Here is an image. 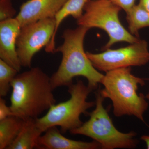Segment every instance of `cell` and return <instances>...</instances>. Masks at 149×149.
Wrapping results in <instances>:
<instances>
[{"mask_svg":"<svg viewBox=\"0 0 149 149\" xmlns=\"http://www.w3.org/2000/svg\"><path fill=\"white\" fill-rule=\"evenodd\" d=\"M89 29L78 26L74 29H65L63 33V42L54 51V53H61L62 58L57 70L50 77L54 90L61 86L68 87L77 76L86 78L88 86L93 91L101 83L104 74L93 66L84 51V39Z\"/></svg>","mask_w":149,"mask_h":149,"instance_id":"1","label":"cell"},{"mask_svg":"<svg viewBox=\"0 0 149 149\" xmlns=\"http://www.w3.org/2000/svg\"><path fill=\"white\" fill-rule=\"evenodd\" d=\"M11 87V109L23 119L38 118L55 104L50 77L39 67L17 74Z\"/></svg>","mask_w":149,"mask_h":149,"instance_id":"2","label":"cell"},{"mask_svg":"<svg viewBox=\"0 0 149 149\" xmlns=\"http://www.w3.org/2000/svg\"><path fill=\"white\" fill-rule=\"evenodd\" d=\"M131 71V67H126L106 72L101 83L104 88L100 93L104 98L112 102L115 116H133L144 122L148 103L146 96L138 94L137 90L139 85H145L146 79L136 77Z\"/></svg>","mask_w":149,"mask_h":149,"instance_id":"3","label":"cell"},{"mask_svg":"<svg viewBox=\"0 0 149 149\" xmlns=\"http://www.w3.org/2000/svg\"><path fill=\"white\" fill-rule=\"evenodd\" d=\"M104 98L100 93H96L95 108L88 113L90 118L81 126L70 131L72 135H83L98 142L103 149H132L136 148L138 141L136 132H120L113 125L108 112L104 108Z\"/></svg>","mask_w":149,"mask_h":149,"instance_id":"4","label":"cell"},{"mask_svg":"<svg viewBox=\"0 0 149 149\" xmlns=\"http://www.w3.org/2000/svg\"><path fill=\"white\" fill-rule=\"evenodd\" d=\"M69 100L54 104L47 113L36 119L38 126L44 132L53 126H59L62 133L78 128L83 123L80 119L82 114L88 113L87 110L95 105V102H88V96L93 90L81 80L68 86Z\"/></svg>","mask_w":149,"mask_h":149,"instance_id":"5","label":"cell"},{"mask_svg":"<svg viewBox=\"0 0 149 149\" xmlns=\"http://www.w3.org/2000/svg\"><path fill=\"white\" fill-rule=\"evenodd\" d=\"M121 10L111 0H90L85 4V13L77 19V23L90 29L98 28L105 31L109 40L103 48L104 50L119 42H136L139 38L127 31L120 22L118 15Z\"/></svg>","mask_w":149,"mask_h":149,"instance_id":"6","label":"cell"},{"mask_svg":"<svg viewBox=\"0 0 149 149\" xmlns=\"http://www.w3.org/2000/svg\"><path fill=\"white\" fill-rule=\"evenodd\" d=\"M86 54L95 68L106 72L122 68L143 66L149 62L148 44L144 40L117 49H108L101 53Z\"/></svg>","mask_w":149,"mask_h":149,"instance_id":"7","label":"cell"},{"mask_svg":"<svg viewBox=\"0 0 149 149\" xmlns=\"http://www.w3.org/2000/svg\"><path fill=\"white\" fill-rule=\"evenodd\" d=\"M55 18L45 19L21 27L16 49L22 66L31 68L35 54L50 42L55 29Z\"/></svg>","mask_w":149,"mask_h":149,"instance_id":"8","label":"cell"},{"mask_svg":"<svg viewBox=\"0 0 149 149\" xmlns=\"http://www.w3.org/2000/svg\"><path fill=\"white\" fill-rule=\"evenodd\" d=\"M68 0H28L15 18L21 27L45 19L54 18Z\"/></svg>","mask_w":149,"mask_h":149,"instance_id":"9","label":"cell"},{"mask_svg":"<svg viewBox=\"0 0 149 149\" xmlns=\"http://www.w3.org/2000/svg\"><path fill=\"white\" fill-rule=\"evenodd\" d=\"M21 27L15 17L0 22V59L18 72L22 66L17 52L16 42Z\"/></svg>","mask_w":149,"mask_h":149,"instance_id":"10","label":"cell"},{"mask_svg":"<svg viewBox=\"0 0 149 149\" xmlns=\"http://www.w3.org/2000/svg\"><path fill=\"white\" fill-rule=\"evenodd\" d=\"M38 149H97L101 148L98 142L74 141L62 135L57 126L48 128L38 140Z\"/></svg>","mask_w":149,"mask_h":149,"instance_id":"11","label":"cell"},{"mask_svg":"<svg viewBox=\"0 0 149 149\" xmlns=\"http://www.w3.org/2000/svg\"><path fill=\"white\" fill-rule=\"evenodd\" d=\"M37 118L24 119L19 133L7 149H38V140L44 131L38 126Z\"/></svg>","mask_w":149,"mask_h":149,"instance_id":"12","label":"cell"},{"mask_svg":"<svg viewBox=\"0 0 149 149\" xmlns=\"http://www.w3.org/2000/svg\"><path fill=\"white\" fill-rule=\"evenodd\" d=\"M90 0H68L55 17L56 26L53 36L50 42L45 47L47 52L54 53L56 49L55 38L60 25L68 16H71L78 19L83 15L84 7Z\"/></svg>","mask_w":149,"mask_h":149,"instance_id":"13","label":"cell"},{"mask_svg":"<svg viewBox=\"0 0 149 149\" xmlns=\"http://www.w3.org/2000/svg\"><path fill=\"white\" fill-rule=\"evenodd\" d=\"M24 121L15 116L0 120V149H7L10 146L18 136Z\"/></svg>","mask_w":149,"mask_h":149,"instance_id":"14","label":"cell"},{"mask_svg":"<svg viewBox=\"0 0 149 149\" xmlns=\"http://www.w3.org/2000/svg\"><path fill=\"white\" fill-rule=\"evenodd\" d=\"M126 13L129 32L133 36L139 38V30L149 27V12L139 4H135Z\"/></svg>","mask_w":149,"mask_h":149,"instance_id":"15","label":"cell"},{"mask_svg":"<svg viewBox=\"0 0 149 149\" xmlns=\"http://www.w3.org/2000/svg\"><path fill=\"white\" fill-rule=\"evenodd\" d=\"M15 68L0 59V96L7 95L11 87V83L17 74Z\"/></svg>","mask_w":149,"mask_h":149,"instance_id":"16","label":"cell"},{"mask_svg":"<svg viewBox=\"0 0 149 149\" xmlns=\"http://www.w3.org/2000/svg\"><path fill=\"white\" fill-rule=\"evenodd\" d=\"M16 14L12 0H0V22L15 18Z\"/></svg>","mask_w":149,"mask_h":149,"instance_id":"17","label":"cell"},{"mask_svg":"<svg viewBox=\"0 0 149 149\" xmlns=\"http://www.w3.org/2000/svg\"><path fill=\"white\" fill-rule=\"evenodd\" d=\"M13 116L10 106L7 105L4 99L0 98V120H3L8 116Z\"/></svg>","mask_w":149,"mask_h":149,"instance_id":"18","label":"cell"},{"mask_svg":"<svg viewBox=\"0 0 149 149\" xmlns=\"http://www.w3.org/2000/svg\"><path fill=\"white\" fill-rule=\"evenodd\" d=\"M127 12L135 5L136 0H111Z\"/></svg>","mask_w":149,"mask_h":149,"instance_id":"19","label":"cell"},{"mask_svg":"<svg viewBox=\"0 0 149 149\" xmlns=\"http://www.w3.org/2000/svg\"><path fill=\"white\" fill-rule=\"evenodd\" d=\"M139 4L149 12V0H140Z\"/></svg>","mask_w":149,"mask_h":149,"instance_id":"20","label":"cell"},{"mask_svg":"<svg viewBox=\"0 0 149 149\" xmlns=\"http://www.w3.org/2000/svg\"><path fill=\"white\" fill-rule=\"evenodd\" d=\"M141 140L146 143L147 148L149 149V136L144 135L141 137Z\"/></svg>","mask_w":149,"mask_h":149,"instance_id":"21","label":"cell"},{"mask_svg":"<svg viewBox=\"0 0 149 149\" xmlns=\"http://www.w3.org/2000/svg\"><path fill=\"white\" fill-rule=\"evenodd\" d=\"M146 97L147 100H149V92L148 93H147V95H146Z\"/></svg>","mask_w":149,"mask_h":149,"instance_id":"22","label":"cell"}]
</instances>
